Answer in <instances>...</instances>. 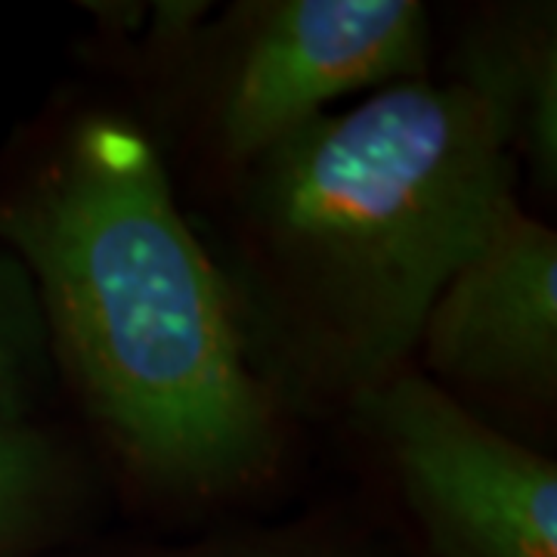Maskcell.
Here are the masks:
<instances>
[{
  "label": "cell",
  "mask_w": 557,
  "mask_h": 557,
  "mask_svg": "<svg viewBox=\"0 0 557 557\" xmlns=\"http://www.w3.org/2000/svg\"><path fill=\"white\" fill-rule=\"evenodd\" d=\"M0 245L35 288L50 366L131 478L220 498L270 474L285 409L137 121H62L0 189Z\"/></svg>",
  "instance_id": "1"
},
{
  "label": "cell",
  "mask_w": 557,
  "mask_h": 557,
  "mask_svg": "<svg viewBox=\"0 0 557 557\" xmlns=\"http://www.w3.org/2000/svg\"><path fill=\"white\" fill-rule=\"evenodd\" d=\"M515 177L486 106L431 78L325 112L233 174L214 260L278 406L350 409L409 369Z\"/></svg>",
  "instance_id": "2"
},
{
  "label": "cell",
  "mask_w": 557,
  "mask_h": 557,
  "mask_svg": "<svg viewBox=\"0 0 557 557\" xmlns=\"http://www.w3.org/2000/svg\"><path fill=\"white\" fill-rule=\"evenodd\" d=\"M431 47L418 0H239L208 16L164 81L233 177L332 102L428 78Z\"/></svg>",
  "instance_id": "3"
},
{
  "label": "cell",
  "mask_w": 557,
  "mask_h": 557,
  "mask_svg": "<svg viewBox=\"0 0 557 557\" xmlns=\"http://www.w3.org/2000/svg\"><path fill=\"white\" fill-rule=\"evenodd\" d=\"M434 557H557V465L416 366L350 406Z\"/></svg>",
  "instance_id": "4"
},
{
  "label": "cell",
  "mask_w": 557,
  "mask_h": 557,
  "mask_svg": "<svg viewBox=\"0 0 557 557\" xmlns=\"http://www.w3.org/2000/svg\"><path fill=\"white\" fill-rule=\"evenodd\" d=\"M416 369L461 397L552 406L557 394V233L518 199L498 211L440 288Z\"/></svg>",
  "instance_id": "5"
},
{
  "label": "cell",
  "mask_w": 557,
  "mask_h": 557,
  "mask_svg": "<svg viewBox=\"0 0 557 557\" xmlns=\"http://www.w3.org/2000/svg\"><path fill=\"white\" fill-rule=\"evenodd\" d=\"M449 81L496 119L515 164L542 189L557 186V7L498 3L458 38Z\"/></svg>",
  "instance_id": "6"
},
{
  "label": "cell",
  "mask_w": 557,
  "mask_h": 557,
  "mask_svg": "<svg viewBox=\"0 0 557 557\" xmlns=\"http://www.w3.org/2000/svg\"><path fill=\"white\" fill-rule=\"evenodd\" d=\"M72 508V468L60 446L25 421H0V557H25Z\"/></svg>",
  "instance_id": "7"
},
{
  "label": "cell",
  "mask_w": 557,
  "mask_h": 557,
  "mask_svg": "<svg viewBox=\"0 0 557 557\" xmlns=\"http://www.w3.org/2000/svg\"><path fill=\"white\" fill-rule=\"evenodd\" d=\"M50 372L47 335L28 273L0 248V421H25Z\"/></svg>",
  "instance_id": "8"
},
{
  "label": "cell",
  "mask_w": 557,
  "mask_h": 557,
  "mask_svg": "<svg viewBox=\"0 0 557 557\" xmlns=\"http://www.w3.org/2000/svg\"><path fill=\"white\" fill-rule=\"evenodd\" d=\"M161 557H366L335 542L317 536H239L201 542Z\"/></svg>",
  "instance_id": "9"
}]
</instances>
